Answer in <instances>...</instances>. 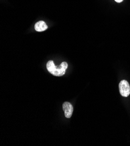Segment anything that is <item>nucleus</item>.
<instances>
[{"label": "nucleus", "instance_id": "4", "mask_svg": "<svg viewBox=\"0 0 130 146\" xmlns=\"http://www.w3.org/2000/svg\"><path fill=\"white\" fill-rule=\"evenodd\" d=\"M35 29L37 32H43L47 29V26L44 21H39L35 24Z\"/></svg>", "mask_w": 130, "mask_h": 146}, {"label": "nucleus", "instance_id": "5", "mask_svg": "<svg viewBox=\"0 0 130 146\" xmlns=\"http://www.w3.org/2000/svg\"><path fill=\"white\" fill-rule=\"evenodd\" d=\"M123 1H124V0H115V1L118 3H120L123 2Z\"/></svg>", "mask_w": 130, "mask_h": 146}, {"label": "nucleus", "instance_id": "1", "mask_svg": "<svg viewBox=\"0 0 130 146\" xmlns=\"http://www.w3.org/2000/svg\"><path fill=\"white\" fill-rule=\"evenodd\" d=\"M46 67L48 71L54 76H61L65 74L68 64L67 62H63L59 66H56L53 61H49L47 64Z\"/></svg>", "mask_w": 130, "mask_h": 146}, {"label": "nucleus", "instance_id": "3", "mask_svg": "<svg viewBox=\"0 0 130 146\" xmlns=\"http://www.w3.org/2000/svg\"><path fill=\"white\" fill-rule=\"evenodd\" d=\"M63 109L64 111L65 117L67 118H70L73 112V106L68 102H65L63 104Z\"/></svg>", "mask_w": 130, "mask_h": 146}, {"label": "nucleus", "instance_id": "2", "mask_svg": "<svg viewBox=\"0 0 130 146\" xmlns=\"http://www.w3.org/2000/svg\"><path fill=\"white\" fill-rule=\"evenodd\" d=\"M119 90L120 94L124 97H127L130 94V86L125 80H121L119 83Z\"/></svg>", "mask_w": 130, "mask_h": 146}]
</instances>
